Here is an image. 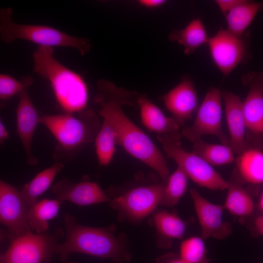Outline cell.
<instances>
[{"label": "cell", "mask_w": 263, "mask_h": 263, "mask_svg": "<svg viewBox=\"0 0 263 263\" xmlns=\"http://www.w3.org/2000/svg\"><path fill=\"white\" fill-rule=\"evenodd\" d=\"M221 95L229 133V146L234 154L239 155L248 148L242 101L238 95L227 90L223 91Z\"/></svg>", "instance_id": "obj_17"}, {"label": "cell", "mask_w": 263, "mask_h": 263, "mask_svg": "<svg viewBox=\"0 0 263 263\" xmlns=\"http://www.w3.org/2000/svg\"><path fill=\"white\" fill-rule=\"evenodd\" d=\"M238 172L242 179L253 185L263 182V153L256 148H247L236 159Z\"/></svg>", "instance_id": "obj_20"}, {"label": "cell", "mask_w": 263, "mask_h": 263, "mask_svg": "<svg viewBox=\"0 0 263 263\" xmlns=\"http://www.w3.org/2000/svg\"><path fill=\"white\" fill-rule=\"evenodd\" d=\"M192 152L211 166H223L235 160L231 148L224 144H213L202 139L193 143Z\"/></svg>", "instance_id": "obj_25"}, {"label": "cell", "mask_w": 263, "mask_h": 263, "mask_svg": "<svg viewBox=\"0 0 263 263\" xmlns=\"http://www.w3.org/2000/svg\"><path fill=\"white\" fill-rule=\"evenodd\" d=\"M12 13L11 7L0 9V38L5 43L23 39L38 46L73 48L83 56L90 50L91 44L88 39L73 37L48 26L15 23L12 19Z\"/></svg>", "instance_id": "obj_5"}, {"label": "cell", "mask_w": 263, "mask_h": 263, "mask_svg": "<svg viewBox=\"0 0 263 263\" xmlns=\"http://www.w3.org/2000/svg\"><path fill=\"white\" fill-rule=\"evenodd\" d=\"M138 93L101 80L97 84L94 101L100 107L99 114L112 127L116 144L131 155L155 170L163 179L169 174L167 161L150 138L130 119L123 111L124 105L135 106Z\"/></svg>", "instance_id": "obj_1"}, {"label": "cell", "mask_w": 263, "mask_h": 263, "mask_svg": "<svg viewBox=\"0 0 263 263\" xmlns=\"http://www.w3.org/2000/svg\"><path fill=\"white\" fill-rule=\"evenodd\" d=\"M33 59L34 72L48 81L58 105L65 113L85 110L89 97L85 81L55 58L53 47L38 46L33 53Z\"/></svg>", "instance_id": "obj_3"}, {"label": "cell", "mask_w": 263, "mask_h": 263, "mask_svg": "<svg viewBox=\"0 0 263 263\" xmlns=\"http://www.w3.org/2000/svg\"><path fill=\"white\" fill-rule=\"evenodd\" d=\"M188 177L179 167L168 177L160 205L171 207L177 205L187 191Z\"/></svg>", "instance_id": "obj_27"}, {"label": "cell", "mask_w": 263, "mask_h": 263, "mask_svg": "<svg viewBox=\"0 0 263 263\" xmlns=\"http://www.w3.org/2000/svg\"><path fill=\"white\" fill-rule=\"evenodd\" d=\"M243 83L249 87L248 94L242 102L246 129L255 134L263 132V75L250 72L243 75Z\"/></svg>", "instance_id": "obj_14"}, {"label": "cell", "mask_w": 263, "mask_h": 263, "mask_svg": "<svg viewBox=\"0 0 263 263\" xmlns=\"http://www.w3.org/2000/svg\"><path fill=\"white\" fill-rule=\"evenodd\" d=\"M66 238L61 244H57L55 254L66 261L71 253H83L94 257L109 259L114 263L130 261L128 238L124 233L116 235L114 225L108 227H94L82 225L76 222L69 214L64 218Z\"/></svg>", "instance_id": "obj_2"}, {"label": "cell", "mask_w": 263, "mask_h": 263, "mask_svg": "<svg viewBox=\"0 0 263 263\" xmlns=\"http://www.w3.org/2000/svg\"><path fill=\"white\" fill-rule=\"evenodd\" d=\"M206 254L205 244L201 237H190L180 244L179 256L187 263H204Z\"/></svg>", "instance_id": "obj_29"}, {"label": "cell", "mask_w": 263, "mask_h": 263, "mask_svg": "<svg viewBox=\"0 0 263 263\" xmlns=\"http://www.w3.org/2000/svg\"><path fill=\"white\" fill-rule=\"evenodd\" d=\"M227 193L223 206L232 215L246 216L254 209V203L249 192L240 183L228 182Z\"/></svg>", "instance_id": "obj_24"}, {"label": "cell", "mask_w": 263, "mask_h": 263, "mask_svg": "<svg viewBox=\"0 0 263 263\" xmlns=\"http://www.w3.org/2000/svg\"><path fill=\"white\" fill-rule=\"evenodd\" d=\"M9 138V133L6 128L0 120V145L2 146Z\"/></svg>", "instance_id": "obj_34"}, {"label": "cell", "mask_w": 263, "mask_h": 263, "mask_svg": "<svg viewBox=\"0 0 263 263\" xmlns=\"http://www.w3.org/2000/svg\"><path fill=\"white\" fill-rule=\"evenodd\" d=\"M63 167L61 162H57L38 173L30 182L25 185L20 193L28 207L38 202V197L48 189L56 176Z\"/></svg>", "instance_id": "obj_21"}, {"label": "cell", "mask_w": 263, "mask_h": 263, "mask_svg": "<svg viewBox=\"0 0 263 263\" xmlns=\"http://www.w3.org/2000/svg\"><path fill=\"white\" fill-rule=\"evenodd\" d=\"M254 225L255 229L260 235L263 234V216H258L255 220Z\"/></svg>", "instance_id": "obj_35"}, {"label": "cell", "mask_w": 263, "mask_h": 263, "mask_svg": "<svg viewBox=\"0 0 263 263\" xmlns=\"http://www.w3.org/2000/svg\"><path fill=\"white\" fill-rule=\"evenodd\" d=\"M23 81L11 75L0 74V109L14 96L19 95L23 87Z\"/></svg>", "instance_id": "obj_30"}, {"label": "cell", "mask_w": 263, "mask_h": 263, "mask_svg": "<svg viewBox=\"0 0 263 263\" xmlns=\"http://www.w3.org/2000/svg\"><path fill=\"white\" fill-rule=\"evenodd\" d=\"M63 232L59 229L52 234H22L12 240L7 250L0 254V263H49Z\"/></svg>", "instance_id": "obj_8"}, {"label": "cell", "mask_w": 263, "mask_h": 263, "mask_svg": "<svg viewBox=\"0 0 263 263\" xmlns=\"http://www.w3.org/2000/svg\"><path fill=\"white\" fill-rule=\"evenodd\" d=\"M179 132L158 134L157 138L169 158H172L188 178L201 187L213 190H224L228 183L212 167L194 152L182 147Z\"/></svg>", "instance_id": "obj_6"}, {"label": "cell", "mask_w": 263, "mask_h": 263, "mask_svg": "<svg viewBox=\"0 0 263 263\" xmlns=\"http://www.w3.org/2000/svg\"><path fill=\"white\" fill-rule=\"evenodd\" d=\"M52 191L56 199L61 203L68 201L82 206L110 201L99 185L91 181L74 183L63 179L54 185Z\"/></svg>", "instance_id": "obj_16"}, {"label": "cell", "mask_w": 263, "mask_h": 263, "mask_svg": "<svg viewBox=\"0 0 263 263\" xmlns=\"http://www.w3.org/2000/svg\"><path fill=\"white\" fill-rule=\"evenodd\" d=\"M169 38L171 41L177 42L182 45L185 53L188 55L203 44L207 43L209 39L203 22L198 18L192 20L183 29L172 31Z\"/></svg>", "instance_id": "obj_19"}, {"label": "cell", "mask_w": 263, "mask_h": 263, "mask_svg": "<svg viewBox=\"0 0 263 263\" xmlns=\"http://www.w3.org/2000/svg\"><path fill=\"white\" fill-rule=\"evenodd\" d=\"M166 179L161 183L134 186L110 199L120 221L139 223L152 213L161 201Z\"/></svg>", "instance_id": "obj_7"}, {"label": "cell", "mask_w": 263, "mask_h": 263, "mask_svg": "<svg viewBox=\"0 0 263 263\" xmlns=\"http://www.w3.org/2000/svg\"><path fill=\"white\" fill-rule=\"evenodd\" d=\"M222 98L219 89L209 88L198 108L193 124L182 129V136L194 143L204 135H213L222 144L229 146V138L224 132L222 126Z\"/></svg>", "instance_id": "obj_9"}, {"label": "cell", "mask_w": 263, "mask_h": 263, "mask_svg": "<svg viewBox=\"0 0 263 263\" xmlns=\"http://www.w3.org/2000/svg\"><path fill=\"white\" fill-rule=\"evenodd\" d=\"M38 124L45 126L56 139L57 144L54 157L75 150L95 140L101 124L96 113L91 110L75 113L40 116Z\"/></svg>", "instance_id": "obj_4"}, {"label": "cell", "mask_w": 263, "mask_h": 263, "mask_svg": "<svg viewBox=\"0 0 263 263\" xmlns=\"http://www.w3.org/2000/svg\"><path fill=\"white\" fill-rule=\"evenodd\" d=\"M194 209L201 228V238L224 239L232 233L231 224L223 220V206L213 204L195 188L189 190Z\"/></svg>", "instance_id": "obj_13"}, {"label": "cell", "mask_w": 263, "mask_h": 263, "mask_svg": "<svg viewBox=\"0 0 263 263\" xmlns=\"http://www.w3.org/2000/svg\"><path fill=\"white\" fill-rule=\"evenodd\" d=\"M161 99L180 126L190 119L199 107L197 91L193 82L184 78Z\"/></svg>", "instance_id": "obj_15"}, {"label": "cell", "mask_w": 263, "mask_h": 263, "mask_svg": "<svg viewBox=\"0 0 263 263\" xmlns=\"http://www.w3.org/2000/svg\"><path fill=\"white\" fill-rule=\"evenodd\" d=\"M152 222L160 237L167 239H180L185 235L186 225L176 214L167 210L157 212Z\"/></svg>", "instance_id": "obj_26"}, {"label": "cell", "mask_w": 263, "mask_h": 263, "mask_svg": "<svg viewBox=\"0 0 263 263\" xmlns=\"http://www.w3.org/2000/svg\"><path fill=\"white\" fill-rule=\"evenodd\" d=\"M258 207L259 210L261 211H263V192H262L260 196L259 197L258 199Z\"/></svg>", "instance_id": "obj_36"}, {"label": "cell", "mask_w": 263, "mask_h": 263, "mask_svg": "<svg viewBox=\"0 0 263 263\" xmlns=\"http://www.w3.org/2000/svg\"><path fill=\"white\" fill-rule=\"evenodd\" d=\"M137 105L140 109L142 123L149 132L158 134L179 132L180 126L175 119L166 116L147 95L139 94Z\"/></svg>", "instance_id": "obj_18"}, {"label": "cell", "mask_w": 263, "mask_h": 263, "mask_svg": "<svg viewBox=\"0 0 263 263\" xmlns=\"http://www.w3.org/2000/svg\"><path fill=\"white\" fill-rule=\"evenodd\" d=\"M156 263H187L182 260L179 256L173 253H169L158 258Z\"/></svg>", "instance_id": "obj_32"}, {"label": "cell", "mask_w": 263, "mask_h": 263, "mask_svg": "<svg viewBox=\"0 0 263 263\" xmlns=\"http://www.w3.org/2000/svg\"><path fill=\"white\" fill-rule=\"evenodd\" d=\"M262 7V3L245 0L225 15L227 30L241 37Z\"/></svg>", "instance_id": "obj_22"}, {"label": "cell", "mask_w": 263, "mask_h": 263, "mask_svg": "<svg viewBox=\"0 0 263 263\" xmlns=\"http://www.w3.org/2000/svg\"><path fill=\"white\" fill-rule=\"evenodd\" d=\"M96 152L100 165H108L112 161L115 150L116 137L110 124L103 119L95 139Z\"/></svg>", "instance_id": "obj_28"}, {"label": "cell", "mask_w": 263, "mask_h": 263, "mask_svg": "<svg viewBox=\"0 0 263 263\" xmlns=\"http://www.w3.org/2000/svg\"></svg>", "instance_id": "obj_38"}, {"label": "cell", "mask_w": 263, "mask_h": 263, "mask_svg": "<svg viewBox=\"0 0 263 263\" xmlns=\"http://www.w3.org/2000/svg\"><path fill=\"white\" fill-rule=\"evenodd\" d=\"M61 204L56 199H45L30 207L27 213L30 229L37 233H44L48 228V221L57 215Z\"/></svg>", "instance_id": "obj_23"}, {"label": "cell", "mask_w": 263, "mask_h": 263, "mask_svg": "<svg viewBox=\"0 0 263 263\" xmlns=\"http://www.w3.org/2000/svg\"><path fill=\"white\" fill-rule=\"evenodd\" d=\"M6 234L1 229H0V243L3 240L5 237Z\"/></svg>", "instance_id": "obj_37"}, {"label": "cell", "mask_w": 263, "mask_h": 263, "mask_svg": "<svg viewBox=\"0 0 263 263\" xmlns=\"http://www.w3.org/2000/svg\"><path fill=\"white\" fill-rule=\"evenodd\" d=\"M139 3L142 6L149 8H155L164 5L166 0H140Z\"/></svg>", "instance_id": "obj_33"}, {"label": "cell", "mask_w": 263, "mask_h": 263, "mask_svg": "<svg viewBox=\"0 0 263 263\" xmlns=\"http://www.w3.org/2000/svg\"><path fill=\"white\" fill-rule=\"evenodd\" d=\"M21 78L24 85L19 95V99L16 110L17 132L23 146L27 162L33 165L38 162V158L32 153L31 144L40 116L28 92L33 82V78L30 76H22Z\"/></svg>", "instance_id": "obj_12"}, {"label": "cell", "mask_w": 263, "mask_h": 263, "mask_svg": "<svg viewBox=\"0 0 263 263\" xmlns=\"http://www.w3.org/2000/svg\"><path fill=\"white\" fill-rule=\"evenodd\" d=\"M245 0H216L215 3L225 16L230 10L243 3Z\"/></svg>", "instance_id": "obj_31"}, {"label": "cell", "mask_w": 263, "mask_h": 263, "mask_svg": "<svg viewBox=\"0 0 263 263\" xmlns=\"http://www.w3.org/2000/svg\"><path fill=\"white\" fill-rule=\"evenodd\" d=\"M28 209L20 191L0 179V224L7 227L11 240L32 231L27 222Z\"/></svg>", "instance_id": "obj_11"}, {"label": "cell", "mask_w": 263, "mask_h": 263, "mask_svg": "<svg viewBox=\"0 0 263 263\" xmlns=\"http://www.w3.org/2000/svg\"><path fill=\"white\" fill-rule=\"evenodd\" d=\"M242 37L221 27L214 36L209 38L207 44L211 58L225 76L246 59L247 47Z\"/></svg>", "instance_id": "obj_10"}]
</instances>
